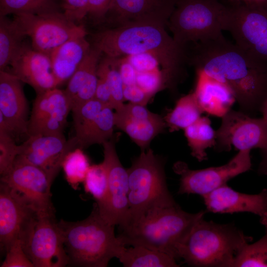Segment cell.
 Here are the masks:
<instances>
[{
    "mask_svg": "<svg viewBox=\"0 0 267 267\" xmlns=\"http://www.w3.org/2000/svg\"><path fill=\"white\" fill-rule=\"evenodd\" d=\"M250 152L240 150L224 165L200 170H191L185 163L177 162L174 170L180 176L178 193L202 196L226 184L231 178L251 169Z\"/></svg>",
    "mask_w": 267,
    "mask_h": 267,
    "instance_id": "10",
    "label": "cell"
},
{
    "mask_svg": "<svg viewBox=\"0 0 267 267\" xmlns=\"http://www.w3.org/2000/svg\"><path fill=\"white\" fill-rule=\"evenodd\" d=\"M1 267H34L27 256L20 240L14 241L6 252Z\"/></svg>",
    "mask_w": 267,
    "mask_h": 267,
    "instance_id": "38",
    "label": "cell"
},
{
    "mask_svg": "<svg viewBox=\"0 0 267 267\" xmlns=\"http://www.w3.org/2000/svg\"><path fill=\"white\" fill-rule=\"evenodd\" d=\"M260 113L263 115V117L267 122V99L263 104L260 109Z\"/></svg>",
    "mask_w": 267,
    "mask_h": 267,
    "instance_id": "44",
    "label": "cell"
},
{
    "mask_svg": "<svg viewBox=\"0 0 267 267\" xmlns=\"http://www.w3.org/2000/svg\"><path fill=\"white\" fill-rule=\"evenodd\" d=\"M207 211L214 213L249 212L258 215L267 228V188L256 194L234 190L224 184L202 196Z\"/></svg>",
    "mask_w": 267,
    "mask_h": 267,
    "instance_id": "22",
    "label": "cell"
},
{
    "mask_svg": "<svg viewBox=\"0 0 267 267\" xmlns=\"http://www.w3.org/2000/svg\"><path fill=\"white\" fill-rule=\"evenodd\" d=\"M225 31L238 45L267 61V1L229 6Z\"/></svg>",
    "mask_w": 267,
    "mask_h": 267,
    "instance_id": "9",
    "label": "cell"
},
{
    "mask_svg": "<svg viewBox=\"0 0 267 267\" xmlns=\"http://www.w3.org/2000/svg\"><path fill=\"white\" fill-rule=\"evenodd\" d=\"M205 211L189 213L176 205L155 208L119 226L117 236L126 246H142L176 260L180 249Z\"/></svg>",
    "mask_w": 267,
    "mask_h": 267,
    "instance_id": "3",
    "label": "cell"
},
{
    "mask_svg": "<svg viewBox=\"0 0 267 267\" xmlns=\"http://www.w3.org/2000/svg\"><path fill=\"white\" fill-rule=\"evenodd\" d=\"M233 146L240 150L267 148V122L262 117L255 118L242 112L230 110L222 117L216 131L214 149L228 151Z\"/></svg>",
    "mask_w": 267,
    "mask_h": 267,
    "instance_id": "12",
    "label": "cell"
},
{
    "mask_svg": "<svg viewBox=\"0 0 267 267\" xmlns=\"http://www.w3.org/2000/svg\"><path fill=\"white\" fill-rule=\"evenodd\" d=\"M252 240L232 223L200 220L182 245L180 259L200 267H232L243 246Z\"/></svg>",
    "mask_w": 267,
    "mask_h": 267,
    "instance_id": "5",
    "label": "cell"
},
{
    "mask_svg": "<svg viewBox=\"0 0 267 267\" xmlns=\"http://www.w3.org/2000/svg\"><path fill=\"white\" fill-rule=\"evenodd\" d=\"M118 259L124 267H177L176 260L142 246L125 248Z\"/></svg>",
    "mask_w": 267,
    "mask_h": 267,
    "instance_id": "27",
    "label": "cell"
},
{
    "mask_svg": "<svg viewBox=\"0 0 267 267\" xmlns=\"http://www.w3.org/2000/svg\"><path fill=\"white\" fill-rule=\"evenodd\" d=\"M53 181L42 169L17 159L11 170L0 177V182L19 193L38 216H55L50 192Z\"/></svg>",
    "mask_w": 267,
    "mask_h": 267,
    "instance_id": "14",
    "label": "cell"
},
{
    "mask_svg": "<svg viewBox=\"0 0 267 267\" xmlns=\"http://www.w3.org/2000/svg\"><path fill=\"white\" fill-rule=\"evenodd\" d=\"M38 218L34 208L16 191L0 184V243L5 253L11 245L28 240Z\"/></svg>",
    "mask_w": 267,
    "mask_h": 267,
    "instance_id": "11",
    "label": "cell"
},
{
    "mask_svg": "<svg viewBox=\"0 0 267 267\" xmlns=\"http://www.w3.org/2000/svg\"><path fill=\"white\" fill-rule=\"evenodd\" d=\"M102 145L103 162L107 171L108 185L106 198L97 206L105 221L113 225L121 226L126 223L129 216L128 173L120 161L113 137Z\"/></svg>",
    "mask_w": 267,
    "mask_h": 267,
    "instance_id": "13",
    "label": "cell"
},
{
    "mask_svg": "<svg viewBox=\"0 0 267 267\" xmlns=\"http://www.w3.org/2000/svg\"><path fill=\"white\" fill-rule=\"evenodd\" d=\"M85 191L92 195L97 205L104 201L107 190V171L104 163L90 165L83 182Z\"/></svg>",
    "mask_w": 267,
    "mask_h": 267,
    "instance_id": "35",
    "label": "cell"
},
{
    "mask_svg": "<svg viewBox=\"0 0 267 267\" xmlns=\"http://www.w3.org/2000/svg\"><path fill=\"white\" fill-rule=\"evenodd\" d=\"M98 77L103 78L110 89L113 107L116 110L124 104L123 82L114 58L105 56L100 59L97 69Z\"/></svg>",
    "mask_w": 267,
    "mask_h": 267,
    "instance_id": "32",
    "label": "cell"
},
{
    "mask_svg": "<svg viewBox=\"0 0 267 267\" xmlns=\"http://www.w3.org/2000/svg\"><path fill=\"white\" fill-rule=\"evenodd\" d=\"M187 64L227 85L241 111L260 112L267 99V61L228 41L224 36L185 49Z\"/></svg>",
    "mask_w": 267,
    "mask_h": 267,
    "instance_id": "1",
    "label": "cell"
},
{
    "mask_svg": "<svg viewBox=\"0 0 267 267\" xmlns=\"http://www.w3.org/2000/svg\"><path fill=\"white\" fill-rule=\"evenodd\" d=\"M56 10L52 0H0V16L22 13L40 14Z\"/></svg>",
    "mask_w": 267,
    "mask_h": 267,
    "instance_id": "34",
    "label": "cell"
},
{
    "mask_svg": "<svg viewBox=\"0 0 267 267\" xmlns=\"http://www.w3.org/2000/svg\"><path fill=\"white\" fill-rule=\"evenodd\" d=\"M86 36L72 39L49 55L53 73L59 84L69 81L90 49Z\"/></svg>",
    "mask_w": 267,
    "mask_h": 267,
    "instance_id": "26",
    "label": "cell"
},
{
    "mask_svg": "<svg viewBox=\"0 0 267 267\" xmlns=\"http://www.w3.org/2000/svg\"><path fill=\"white\" fill-rule=\"evenodd\" d=\"M69 264L74 267H106L119 258L126 246L115 234V225L101 216L96 203L88 217L77 222H57Z\"/></svg>",
    "mask_w": 267,
    "mask_h": 267,
    "instance_id": "4",
    "label": "cell"
},
{
    "mask_svg": "<svg viewBox=\"0 0 267 267\" xmlns=\"http://www.w3.org/2000/svg\"><path fill=\"white\" fill-rule=\"evenodd\" d=\"M63 14L76 22L82 21L88 13L89 0H62Z\"/></svg>",
    "mask_w": 267,
    "mask_h": 267,
    "instance_id": "39",
    "label": "cell"
},
{
    "mask_svg": "<svg viewBox=\"0 0 267 267\" xmlns=\"http://www.w3.org/2000/svg\"><path fill=\"white\" fill-rule=\"evenodd\" d=\"M115 126L125 132L141 149L167 127L164 118L145 105L129 102L114 111Z\"/></svg>",
    "mask_w": 267,
    "mask_h": 267,
    "instance_id": "20",
    "label": "cell"
},
{
    "mask_svg": "<svg viewBox=\"0 0 267 267\" xmlns=\"http://www.w3.org/2000/svg\"><path fill=\"white\" fill-rule=\"evenodd\" d=\"M164 168V159L150 148L141 150L134 160L127 169L129 211L126 223L150 209L178 204L168 189Z\"/></svg>",
    "mask_w": 267,
    "mask_h": 267,
    "instance_id": "7",
    "label": "cell"
},
{
    "mask_svg": "<svg viewBox=\"0 0 267 267\" xmlns=\"http://www.w3.org/2000/svg\"><path fill=\"white\" fill-rule=\"evenodd\" d=\"M112 0H89L88 15L96 21H103Z\"/></svg>",
    "mask_w": 267,
    "mask_h": 267,
    "instance_id": "40",
    "label": "cell"
},
{
    "mask_svg": "<svg viewBox=\"0 0 267 267\" xmlns=\"http://www.w3.org/2000/svg\"><path fill=\"white\" fill-rule=\"evenodd\" d=\"M19 145L16 144L13 134L0 128V174L6 175L12 169L19 154Z\"/></svg>",
    "mask_w": 267,
    "mask_h": 267,
    "instance_id": "36",
    "label": "cell"
},
{
    "mask_svg": "<svg viewBox=\"0 0 267 267\" xmlns=\"http://www.w3.org/2000/svg\"><path fill=\"white\" fill-rule=\"evenodd\" d=\"M28 136L19 145L16 159L42 169L54 180L67 154L78 147L75 139L67 140L63 134Z\"/></svg>",
    "mask_w": 267,
    "mask_h": 267,
    "instance_id": "17",
    "label": "cell"
},
{
    "mask_svg": "<svg viewBox=\"0 0 267 267\" xmlns=\"http://www.w3.org/2000/svg\"><path fill=\"white\" fill-rule=\"evenodd\" d=\"M203 112L193 91L180 98L164 119L169 131L173 132L184 130L199 119Z\"/></svg>",
    "mask_w": 267,
    "mask_h": 267,
    "instance_id": "29",
    "label": "cell"
},
{
    "mask_svg": "<svg viewBox=\"0 0 267 267\" xmlns=\"http://www.w3.org/2000/svg\"><path fill=\"white\" fill-rule=\"evenodd\" d=\"M267 267V228L265 234L252 244H245L232 264V267Z\"/></svg>",
    "mask_w": 267,
    "mask_h": 267,
    "instance_id": "33",
    "label": "cell"
},
{
    "mask_svg": "<svg viewBox=\"0 0 267 267\" xmlns=\"http://www.w3.org/2000/svg\"><path fill=\"white\" fill-rule=\"evenodd\" d=\"M113 110L93 98L71 111L78 147L103 144L113 137Z\"/></svg>",
    "mask_w": 267,
    "mask_h": 267,
    "instance_id": "16",
    "label": "cell"
},
{
    "mask_svg": "<svg viewBox=\"0 0 267 267\" xmlns=\"http://www.w3.org/2000/svg\"><path fill=\"white\" fill-rule=\"evenodd\" d=\"M228 11L220 0H178L167 26L185 52L192 44L223 36Z\"/></svg>",
    "mask_w": 267,
    "mask_h": 267,
    "instance_id": "6",
    "label": "cell"
},
{
    "mask_svg": "<svg viewBox=\"0 0 267 267\" xmlns=\"http://www.w3.org/2000/svg\"><path fill=\"white\" fill-rule=\"evenodd\" d=\"M98 77L94 98L113 109L112 96L109 87L105 79Z\"/></svg>",
    "mask_w": 267,
    "mask_h": 267,
    "instance_id": "41",
    "label": "cell"
},
{
    "mask_svg": "<svg viewBox=\"0 0 267 267\" xmlns=\"http://www.w3.org/2000/svg\"><path fill=\"white\" fill-rule=\"evenodd\" d=\"M90 166L87 156L82 148L77 147L67 154L61 168L68 183L77 189L79 184L83 183Z\"/></svg>",
    "mask_w": 267,
    "mask_h": 267,
    "instance_id": "31",
    "label": "cell"
},
{
    "mask_svg": "<svg viewBox=\"0 0 267 267\" xmlns=\"http://www.w3.org/2000/svg\"><path fill=\"white\" fill-rule=\"evenodd\" d=\"M102 52L94 45L69 80L64 90L70 101L71 111L93 99L98 82L97 69Z\"/></svg>",
    "mask_w": 267,
    "mask_h": 267,
    "instance_id": "24",
    "label": "cell"
},
{
    "mask_svg": "<svg viewBox=\"0 0 267 267\" xmlns=\"http://www.w3.org/2000/svg\"><path fill=\"white\" fill-rule=\"evenodd\" d=\"M23 248L34 267H63L69 264L63 236L55 216H38Z\"/></svg>",
    "mask_w": 267,
    "mask_h": 267,
    "instance_id": "15",
    "label": "cell"
},
{
    "mask_svg": "<svg viewBox=\"0 0 267 267\" xmlns=\"http://www.w3.org/2000/svg\"><path fill=\"white\" fill-rule=\"evenodd\" d=\"M24 37L13 20L0 16V71L9 65Z\"/></svg>",
    "mask_w": 267,
    "mask_h": 267,
    "instance_id": "30",
    "label": "cell"
},
{
    "mask_svg": "<svg viewBox=\"0 0 267 267\" xmlns=\"http://www.w3.org/2000/svg\"><path fill=\"white\" fill-rule=\"evenodd\" d=\"M184 131L191 155L200 162L207 160L206 150L216 144V131L212 128L210 119L201 117Z\"/></svg>",
    "mask_w": 267,
    "mask_h": 267,
    "instance_id": "28",
    "label": "cell"
},
{
    "mask_svg": "<svg viewBox=\"0 0 267 267\" xmlns=\"http://www.w3.org/2000/svg\"><path fill=\"white\" fill-rule=\"evenodd\" d=\"M125 57L133 66L136 73L163 70L167 72L176 83L173 77L167 70L162 60L157 55L151 52H145Z\"/></svg>",
    "mask_w": 267,
    "mask_h": 267,
    "instance_id": "37",
    "label": "cell"
},
{
    "mask_svg": "<svg viewBox=\"0 0 267 267\" xmlns=\"http://www.w3.org/2000/svg\"><path fill=\"white\" fill-rule=\"evenodd\" d=\"M28 116L22 82L12 73L0 71V116L14 134H27Z\"/></svg>",
    "mask_w": 267,
    "mask_h": 267,
    "instance_id": "23",
    "label": "cell"
},
{
    "mask_svg": "<svg viewBox=\"0 0 267 267\" xmlns=\"http://www.w3.org/2000/svg\"><path fill=\"white\" fill-rule=\"evenodd\" d=\"M197 82L194 92L203 112L223 117L236 101L230 89L225 84L200 71H196Z\"/></svg>",
    "mask_w": 267,
    "mask_h": 267,
    "instance_id": "25",
    "label": "cell"
},
{
    "mask_svg": "<svg viewBox=\"0 0 267 267\" xmlns=\"http://www.w3.org/2000/svg\"><path fill=\"white\" fill-rule=\"evenodd\" d=\"M9 65L11 72L22 82L31 86L37 94L57 88L49 55L22 43Z\"/></svg>",
    "mask_w": 267,
    "mask_h": 267,
    "instance_id": "21",
    "label": "cell"
},
{
    "mask_svg": "<svg viewBox=\"0 0 267 267\" xmlns=\"http://www.w3.org/2000/svg\"><path fill=\"white\" fill-rule=\"evenodd\" d=\"M261 156L257 173L259 175H267V148L261 150Z\"/></svg>",
    "mask_w": 267,
    "mask_h": 267,
    "instance_id": "42",
    "label": "cell"
},
{
    "mask_svg": "<svg viewBox=\"0 0 267 267\" xmlns=\"http://www.w3.org/2000/svg\"><path fill=\"white\" fill-rule=\"evenodd\" d=\"M232 4L242 3L245 4H254L261 3L267 1V0H230Z\"/></svg>",
    "mask_w": 267,
    "mask_h": 267,
    "instance_id": "43",
    "label": "cell"
},
{
    "mask_svg": "<svg viewBox=\"0 0 267 267\" xmlns=\"http://www.w3.org/2000/svg\"><path fill=\"white\" fill-rule=\"evenodd\" d=\"M178 0H113L104 20L111 28L148 23L167 26Z\"/></svg>",
    "mask_w": 267,
    "mask_h": 267,
    "instance_id": "19",
    "label": "cell"
},
{
    "mask_svg": "<svg viewBox=\"0 0 267 267\" xmlns=\"http://www.w3.org/2000/svg\"><path fill=\"white\" fill-rule=\"evenodd\" d=\"M166 26L137 23L110 28L94 36L93 45L106 56L118 58L151 52L163 62L167 70L178 82L187 64L185 52L171 37Z\"/></svg>",
    "mask_w": 267,
    "mask_h": 267,
    "instance_id": "2",
    "label": "cell"
},
{
    "mask_svg": "<svg viewBox=\"0 0 267 267\" xmlns=\"http://www.w3.org/2000/svg\"><path fill=\"white\" fill-rule=\"evenodd\" d=\"M12 20L23 36L31 38L34 49L48 55L67 41L88 34L83 25L77 24L57 10L17 13Z\"/></svg>",
    "mask_w": 267,
    "mask_h": 267,
    "instance_id": "8",
    "label": "cell"
},
{
    "mask_svg": "<svg viewBox=\"0 0 267 267\" xmlns=\"http://www.w3.org/2000/svg\"><path fill=\"white\" fill-rule=\"evenodd\" d=\"M71 111V104L64 90L55 88L37 94L29 120L27 134H63Z\"/></svg>",
    "mask_w": 267,
    "mask_h": 267,
    "instance_id": "18",
    "label": "cell"
}]
</instances>
